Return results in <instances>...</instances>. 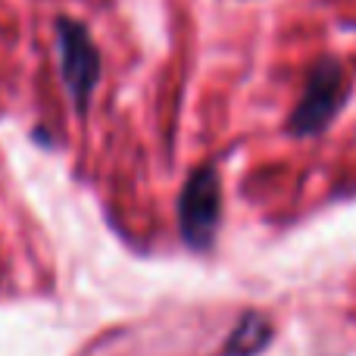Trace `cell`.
I'll list each match as a JSON object with an SVG mask.
<instances>
[{
    "label": "cell",
    "mask_w": 356,
    "mask_h": 356,
    "mask_svg": "<svg viewBox=\"0 0 356 356\" xmlns=\"http://www.w3.org/2000/svg\"><path fill=\"white\" fill-rule=\"evenodd\" d=\"M222 219V184L216 166H200L188 175L178 197V228L188 247L207 250Z\"/></svg>",
    "instance_id": "1"
},
{
    "label": "cell",
    "mask_w": 356,
    "mask_h": 356,
    "mask_svg": "<svg viewBox=\"0 0 356 356\" xmlns=\"http://www.w3.org/2000/svg\"><path fill=\"white\" fill-rule=\"evenodd\" d=\"M56 41H60V69L66 81L69 97L75 100L79 113L88 110L91 94L100 81V50L91 31L79 19L60 16L56 19Z\"/></svg>",
    "instance_id": "2"
},
{
    "label": "cell",
    "mask_w": 356,
    "mask_h": 356,
    "mask_svg": "<svg viewBox=\"0 0 356 356\" xmlns=\"http://www.w3.org/2000/svg\"><path fill=\"white\" fill-rule=\"evenodd\" d=\"M347 97V81H344V69L338 60H322L313 66L303 88L300 104L294 106V116H291V131L294 135H316L322 131L332 116L341 110Z\"/></svg>",
    "instance_id": "3"
},
{
    "label": "cell",
    "mask_w": 356,
    "mask_h": 356,
    "mask_svg": "<svg viewBox=\"0 0 356 356\" xmlns=\"http://www.w3.org/2000/svg\"><path fill=\"white\" fill-rule=\"evenodd\" d=\"M272 341V322L263 313H244L241 322L234 325V332L228 334L222 356H257L259 350H266V344Z\"/></svg>",
    "instance_id": "4"
}]
</instances>
